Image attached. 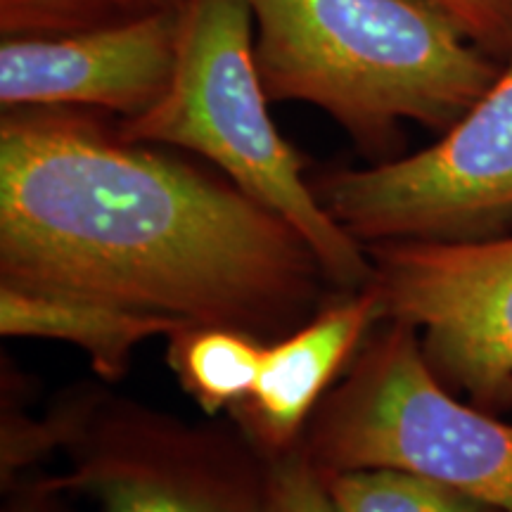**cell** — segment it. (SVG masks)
Instances as JSON below:
<instances>
[{"label":"cell","instance_id":"6da1fadb","mask_svg":"<svg viewBox=\"0 0 512 512\" xmlns=\"http://www.w3.org/2000/svg\"><path fill=\"white\" fill-rule=\"evenodd\" d=\"M316 264L275 211L176 159L76 117L3 119L5 283L247 335L309 302Z\"/></svg>","mask_w":512,"mask_h":512},{"label":"cell","instance_id":"7a4b0ae2","mask_svg":"<svg viewBox=\"0 0 512 512\" xmlns=\"http://www.w3.org/2000/svg\"><path fill=\"white\" fill-rule=\"evenodd\" d=\"M268 100L309 102L358 143L451 126L501 74L432 0H247Z\"/></svg>","mask_w":512,"mask_h":512},{"label":"cell","instance_id":"3957f363","mask_svg":"<svg viewBox=\"0 0 512 512\" xmlns=\"http://www.w3.org/2000/svg\"><path fill=\"white\" fill-rule=\"evenodd\" d=\"M178 17L169 88L150 110L128 117L121 138L200 152L235 188L290 223L332 278L366 280L356 238L304 183L302 164L268 114L247 0H178Z\"/></svg>","mask_w":512,"mask_h":512},{"label":"cell","instance_id":"277c9868","mask_svg":"<svg viewBox=\"0 0 512 512\" xmlns=\"http://www.w3.org/2000/svg\"><path fill=\"white\" fill-rule=\"evenodd\" d=\"M313 463L320 472L396 467L512 512V425L453 399L401 323L330 403Z\"/></svg>","mask_w":512,"mask_h":512},{"label":"cell","instance_id":"5b68a950","mask_svg":"<svg viewBox=\"0 0 512 512\" xmlns=\"http://www.w3.org/2000/svg\"><path fill=\"white\" fill-rule=\"evenodd\" d=\"M320 204L351 238L470 240L512 214V38L489 91L439 143L325 178Z\"/></svg>","mask_w":512,"mask_h":512},{"label":"cell","instance_id":"8992f818","mask_svg":"<svg viewBox=\"0 0 512 512\" xmlns=\"http://www.w3.org/2000/svg\"><path fill=\"white\" fill-rule=\"evenodd\" d=\"M380 316L425 332L427 363L486 411L512 406V235L377 249Z\"/></svg>","mask_w":512,"mask_h":512},{"label":"cell","instance_id":"52a82bcc","mask_svg":"<svg viewBox=\"0 0 512 512\" xmlns=\"http://www.w3.org/2000/svg\"><path fill=\"white\" fill-rule=\"evenodd\" d=\"M178 3L60 36H12L0 46L3 107L88 105L150 110L176 67Z\"/></svg>","mask_w":512,"mask_h":512},{"label":"cell","instance_id":"ba28073f","mask_svg":"<svg viewBox=\"0 0 512 512\" xmlns=\"http://www.w3.org/2000/svg\"><path fill=\"white\" fill-rule=\"evenodd\" d=\"M375 316H380V306L375 290H370L264 349L252 401L256 430L268 444L280 446L297 434L320 392Z\"/></svg>","mask_w":512,"mask_h":512},{"label":"cell","instance_id":"9c48e42d","mask_svg":"<svg viewBox=\"0 0 512 512\" xmlns=\"http://www.w3.org/2000/svg\"><path fill=\"white\" fill-rule=\"evenodd\" d=\"M0 328L3 335L12 337H57L79 344L100 375L117 377L126 370L138 342L159 332L185 330V325L157 313L121 309L79 294L3 283Z\"/></svg>","mask_w":512,"mask_h":512},{"label":"cell","instance_id":"30bf717a","mask_svg":"<svg viewBox=\"0 0 512 512\" xmlns=\"http://www.w3.org/2000/svg\"><path fill=\"white\" fill-rule=\"evenodd\" d=\"M81 489L100 512H266V484L150 463H112L83 472Z\"/></svg>","mask_w":512,"mask_h":512},{"label":"cell","instance_id":"8fae6325","mask_svg":"<svg viewBox=\"0 0 512 512\" xmlns=\"http://www.w3.org/2000/svg\"><path fill=\"white\" fill-rule=\"evenodd\" d=\"M337 512H494L437 479L396 467L323 472Z\"/></svg>","mask_w":512,"mask_h":512},{"label":"cell","instance_id":"7c38bea8","mask_svg":"<svg viewBox=\"0 0 512 512\" xmlns=\"http://www.w3.org/2000/svg\"><path fill=\"white\" fill-rule=\"evenodd\" d=\"M261 361L264 349L238 330L195 328L178 347L183 382L207 411L252 396Z\"/></svg>","mask_w":512,"mask_h":512},{"label":"cell","instance_id":"4fadbf2b","mask_svg":"<svg viewBox=\"0 0 512 512\" xmlns=\"http://www.w3.org/2000/svg\"><path fill=\"white\" fill-rule=\"evenodd\" d=\"M138 15L126 0H0V31L12 36H60Z\"/></svg>","mask_w":512,"mask_h":512},{"label":"cell","instance_id":"5bb4252c","mask_svg":"<svg viewBox=\"0 0 512 512\" xmlns=\"http://www.w3.org/2000/svg\"><path fill=\"white\" fill-rule=\"evenodd\" d=\"M266 512H337L323 472L304 456H287L266 479Z\"/></svg>","mask_w":512,"mask_h":512},{"label":"cell","instance_id":"9a60e30c","mask_svg":"<svg viewBox=\"0 0 512 512\" xmlns=\"http://www.w3.org/2000/svg\"><path fill=\"white\" fill-rule=\"evenodd\" d=\"M472 41L508 53L512 38V0H432Z\"/></svg>","mask_w":512,"mask_h":512},{"label":"cell","instance_id":"2e32d148","mask_svg":"<svg viewBox=\"0 0 512 512\" xmlns=\"http://www.w3.org/2000/svg\"><path fill=\"white\" fill-rule=\"evenodd\" d=\"M128 5H131L136 12H145V10H152V8H159V5H169L166 0H126Z\"/></svg>","mask_w":512,"mask_h":512},{"label":"cell","instance_id":"e0dca14e","mask_svg":"<svg viewBox=\"0 0 512 512\" xmlns=\"http://www.w3.org/2000/svg\"><path fill=\"white\" fill-rule=\"evenodd\" d=\"M15 512H48V510L41 508V505H36V503H24L22 508H17Z\"/></svg>","mask_w":512,"mask_h":512}]
</instances>
